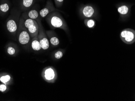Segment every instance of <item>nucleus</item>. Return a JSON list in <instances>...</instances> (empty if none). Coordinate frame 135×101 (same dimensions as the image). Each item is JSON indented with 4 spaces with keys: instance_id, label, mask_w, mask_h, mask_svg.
Masks as SVG:
<instances>
[{
    "instance_id": "f8f14e48",
    "label": "nucleus",
    "mask_w": 135,
    "mask_h": 101,
    "mask_svg": "<svg viewBox=\"0 0 135 101\" xmlns=\"http://www.w3.org/2000/svg\"><path fill=\"white\" fill-rule=\"evenodd\" d=\"M31 46L32 50L35 51H38L42 49L41 44L38 40L37 36L32 38Z\"/></svg>"
},
{
    "instance_id": "423d86ee",
    "label": "nucleus",
    "mask_w": 135,
    "mask_h": 101,
    "mask_svg": "<svg viewBox=\"0 0 135 101\" xmlns=\"http://www.w3.org/2000/svg\"><path fill=\"white\" fill-rule=\"evenodd\" d=\"M81 17L85 19L94 18L97 17V11L92 5L86 4L81 7L79 10Z\"/></svg>"
},
{
    "instance_id": "412c9836",
    "label": "nucleus",
    "mask_w": 135,
    "mask_h": 101,
    "mask_svg": "<svg viewBox=\"0 0 135 101\" xmlns=\"http://www.w3.org/2000/svg\"><path fill=\"white\" fill-rule=\"evenodd\" d=\"M8 87L7 85L4 84H0V92H4L7 91Z\"/></svg>"
},
{
    "instance_id": "9d476101",
    "label": "nucleus",
    "mask_w": 135,
    "mask_h": 101,
    "mask_svg": "<svg viewBox=\"0 0 135 101\" xmlns=\"http://www.w3.org/2000/svg\"><path fill=\"white\" fill-rule=\"evenodd\" d=\"M131 8V6L129 4H121L117 7V11L120 17L122 18H124L129 15Z\"/></svg>"
},
{
    "instance_id": "0eeeda50",
    "label": "nucleus",
    "mask_w": 135,
    "mask_h": 101,
    "mask_svg": "<svg viewBox=\"0 0 135 101\" xmlns=\"http://www.w3.org/2000/svg\"><path fill=\"white\" fill-rule=\"evenodd\" d=\"M120 37L124 43L133 44L135 42V31L132 29H125L120 32Z\"/></svg>"
},
{
    "instance_id": "f03ea898",
    "label": "nucleus",
    "mask_w": 135,
    "mask_h": 101,
    "mask_svg": "<svg viewBox=\"0 0 135 101\" xmlns=\"http://www.w3.org/2000/svg\"><path fill=\"white\" fill-rule=\"evenodd\" d=\"M17 40L23 46H26L30 42V37L27 29L24 26V19L21 17L20 19L17 29Z\"/></svg>"
},
{
    "instance_id": "9b49d317",
    "label": "nucleus",
    "mask_w": 135,
    "mask_h": 101,
    "mask_svg": "<svg viewBox=\"0 0 135 101\" xmlns=\"http://www.w3.org/2000/svg\"><path fill=\"white\" fill-rule=\"evenodd\" d=\"M18 23L14 19H8L7 23V28L8 31L11 34H15L18 29Z\"/></svg>"
},
{
    "instance_id": "2eb2a0df",
    "label": "nucleus",
    "mask_w": 135,
    "mask_h": 101,
    "mask_svg": "<svg viewBox=\"0 0 135 101\" xmlns=\"http://www.w3.org/2000/svg\"><path fill=\"white\" fill-rule=\"evenodd\" d=\"M84 24L89 28H94L96 25V22L93 19H85Z\"/></svg>"
},
{
    "instance_id": "1a4fd4ad",
    "label": "nucleus",
    "mask_w": 135,
    "mask_h": 101,
    "mask_svg": "<svg viewBox=\"0 0 135 101\" xmlns=\"http://www.w3.org/2000/svg\"><path fill=\"white\" fill-rule=\"evenodd\" d=\"M49 42L53 46H57L60 44V40L58 38L56 35V33L54 31L52 30H49L46 31Z\"/></svg>"
},
{
    "instance_id": "f3484780",
    "label": "nucleus",
    "mask_w": 135,
    "mask_h": 101,
    "mask_svg": "<svg viewBox=\"0 0 135 101\" xmlns=\"http://www.w3.org/2000/svg\"><path fill=\"white\" fill-rule=\"evenodd\" d=\"M9 9V6L7 3H3L0 4V10L3 13H6Z\"/></svg>"
},
{
    "instance_id": "39448f33",
    "label": "nucleus",
    "mask_w": 135,
    "mask_h": 101,
    "mask_svg": "<svg viewBox=\"0 0 135 101\" xmlns=\"http://www.w3.org/2000/svg\"><path fill=\"white\" fill-rule=\"evenodd\" d=\"M38 26H39V31L37 37L38 40L41 44L42 49L47 50L50 47V42L48 39L46 32L45 31L41 20L38 19L37 20Z\"/></svg>"
},
{
    "instance_id": "7ed1b4c3",
    "label": "nucleus",
    "mask_w": 135,
    "mask_h": 101,
    "mask_svg": "<svg viewBox=\"0 0 135 101\" xmlns=\"http://www.w3.org/2000/svg\"><path fill=\"white\" fill-rule=\"evenodd\" d=\"M24 25L32 38L37 36L39 26L36 20L29 18L25 19H24Z\"/></svg>"
},
{
    "instance_id": "20e7f679",
    "label": "nucleus",
    "mask_w": 135,
    "mask_h": 101,
    "mask_svg": "<svg viewBox=\"0 0 135 101\" xmlns=\"http://www.w3.org/2000/svg\"><path fill=\"white\" fill-rule=\"evenodd\" d=\"M42 77L46 82L53 83H55L57 79V73L54 67H46L42 71Z\"/></svg>"
},
{
    "instance_id": "a211bd4d",
    "label": "nucleus",
    "mask_w": 135,
    "mask_h": 101,
    "mask_svg": "<svg viewBox=\"0 0 135 101\" xmlns=\"http://www.w3.org/2000/svg\"><path fill=\"white\" fill-rule=\"evenodd\" d=\"M64 50H57L54 54V56L56 59H60L63 56Z\"/></svg>"
},
{
    "instance_id": "ddd939ff",
    "label": "nucleus",
    "mask_w": 135,
    "mask_h": 101,
    "mask_svg": "<svg viewBox=\"0 0 135 101\" xmlns=\"http://www.w3.org/2000/svg\"><path fill=\"white\" fill-rule=\"evenodd\" d=\"M12 78L10 75L7 74H0V81L5 85H10L12 82Z\"/></svg>"
},
{
    "instance_id": "dca6fc26",
    "label": "nucleus",
    "mask_w": 135,
    "mask_h": 101,
    "mask_svg": "<svg viewBox=\"0 0 135 101\" xmlns=\"http://www.w3.org/2000/svg\"><path fill=\"white\" fill-rule=\"evenodd\" d=\"M34 3V0H22L21 4L22 9L26 10L30 8Z\"/></svg>"
},
{
    "instance_id": "6ab92c4d",
    "label": "nucleus",
    "mask_w": 135,
    "mask_h": 101,
    "mask_svg": "<svg viewBox=\"0 0 135 101\" xmlns=\"http://www.w3.org/2000/svg\"><path fill=\"white\" fill-rule=\"evenodd\" d=\"M7 52L10 55H13L16 53V50L13 47L9 46L7 49Z\"/></svg>"
},
{
    "instance_id": "f257e3e1",
    "label": "nucleus",
    "mask_w": 135,
    "mask_h": 101,
    "mask_svg": "<svg viewBox=\"0 0 135 101\" xmlns=\"http://www.w3.org/2000/svg\"><path fill=\"white\" fill-rule=\"evenodd\" d=\"M45 17L47 22L51 28L61 29L66 33L69 32V27L66 23L58 11H54Z\"/></svg>"
},
{
    "instance_id": "4468645a",
    "label": "nucleus",
    "mask_w": 135,
    "mask_h": 101,
    "mask_svg": "<svg viewBox=\"0 0 135 101\" xmlns=\"http://www.w3.org/2000/svg\"><path fill=\"white\" fill-rule=\"evenodd\" d=\"M27 17H26V18L23 19H25L29 18L31 19H34V20H37L38 19V17H39V13L36 10L33 9L32 10H30V11H28L27 13Z\"/></svg>"
},
{
    "instance_id": "6e6552de",
    "label": "nucleus",
    "mask_w": 135,
    "mask_h": 101,
    "mask_svg": "<svg viewBox=\"0 0 135 101\" xmlns=\"http://www.w3.org/2000/svg\"><path fill=\"white\" fill-rule=\"evenodd\" d=\"M60 11L62 12L61 10H59L57 9H56L54 6L53 3L51 0H48L46 2V5L44 8L40 10L39 14L40 16L42 18H45L46 17L48 14L54 11Z\"/></svg>"
},
{
    "instance_id": "aec40b11",
    "label": "nucleus",
    "mask_w": 135,
    "mask_h": 101,
    "mask_svg": "<svg viewBox=\"0 0 135 101\" xmlns=\"http://www.w3.org/2000/svg\"><path fill=\"white\" fill-rule=\"evenodd\" d=\"M55 4L57 7H60L63 4L64 0H54Z\"/></svg>"
}]
</instances>
